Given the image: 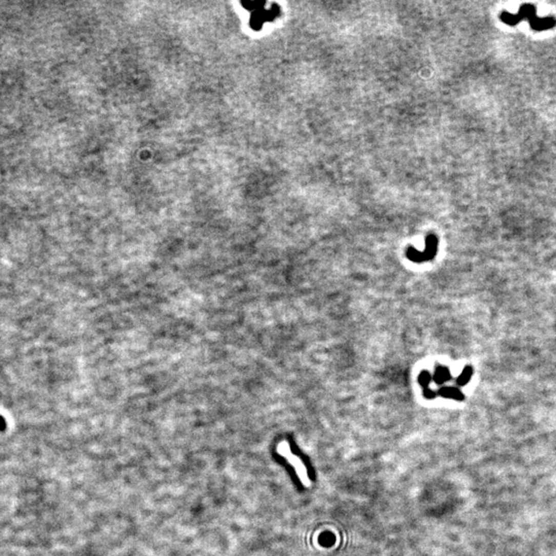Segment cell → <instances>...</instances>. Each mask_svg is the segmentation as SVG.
<instances>
[{
	"instance_id": "6da1fadb",
	"label": "cell",
	"mask_w": 556,
	"mask_h": 556,
	"mask_svg": "<svg viewBox=\"0 0 556 556\" xmlns=\"http://www.w3.org/2000/svg\"><path fill=\"white\" fill-rule=\"evenodd\" d=\"M277 451L282 456L287 459L289 464L292 465L295 468V471H296L300 481L303 483V485L306 486V487H309L311 485V482H310V479L308 478L306 467L303 464V462L297 455L292 453L289 443L288 442H282L280 445H278Z\"/></svg>"
},
{
	"instance_id": "7a4b0ae2",
	"label": "cell",
	"mask_w": 556,
	"mask_h": 556,
	"mask_svg": "<svg viewBox=\"0 0 556 556\" xmlns=\"http://www.w3.org/2000/svg\"><path fill=\"white\" fill-rule=\"evenodd\" d=\"M437 244H438L437 238L435 236H429L427 239V249L425 251L421 252L410 247L407 250V256L412 262H416V263L430 261L435 257V254L437 251Z\"/></svg>"
},
{
	"instance_id": "3957f363",
	"label": "cell",
	"mask_w": 556,
	"mask_h": 556,
	"mask_svg": "<svg viewBox=\"0 0 556 556\" xmlns=\"http://www.w3.org/2000/svg\"><path fill=\"white\" fill-rule=\"evenodd\" d=\"M530 27L535 31H542L551 29L555 26L556 20L552 17H546V18H539L538 16H534L531 20H529Z\"/></svg>"
},
{
	"instance_id": "277c9868",
	"label": "cell",
	"mask_w": 556,
	"mask_h": 556,
	"mask_svg": "<svg viewBox=\"0 0 556 556\" xmlns=\"http://www.w3.org/2000/svg\"><path fill=\"white\" fill-rule=\"evenodd\" d=\"M439 393L444 398H449L453 400H463L464 394L463 392L453 386H444L439 390Z\"/></svg>"
},
{
	"instance_id": "5b68a950",
	"label": "cell",
	"mask_w": 556,
	"mask_h": 556,
	"mask_svg": "<svg viewBox=\"0 0 556 556\" xmlns=\"http://www.w3.org/2000/svg\"><path fill=\"white\" fill-rule=\"evenodd\" d=\"M450 378H451L450 372L446 367H438L436 369V372H435V375H434L433 379L437 384H442V383L448 381Z\"/></svg>"
},
{
	"instance_id": "8992f818",
	"label": "cell",
	"mask_w": 556,
	"mask_h": 556,
	"mask_svg": "<svg viewBox=\"0 0 556 556\" xmlns=\"http://www.w3.org/2000/svg\"><path fill=\"white\" fill-rule=\"evenodd\" d=\"M472 375H473V369H472V367H470V366L465 367L464 370H463V372L461 373V375L458 377L456 383H458L460 386L466 385V384L470 381Z\"/></svg>"
},
{
	"instance_id": "52a82bcc",
	"label": "cell",
	"mask_w": 556,
	"mask_h": 556,
	"mask_svg": "<svg viewBox=\"0 0 556 556\" xmlns=\"http://www.w3.org/2000/svg\"><path fill=\"white\" fill-rule=\"evenodd\" d=\"M501 19H502V21L504 23H506L508 25H511V26L516 25L521 21L520 18L518 17V15H513V14H510V13H507V12L502 13Z\"/></svg>"
},
{
	"instance_id": "ba28073f",
	"label": "cell",
	"mask_w": 556,
	"mask_h": 556,
	"mask_svg": "<svg viewBox=\"0 0 556 556\" xmlns=\"http://www.w3.org/2000/svg\"><path fill=\"white\" fill-rule=\"evenodd\" d=\"M432 379H433V377H432V375H431L428 371H424V372L420 375V378H419L420 383H421L422 386L425 387V388H428V387H429V384H430V382L432 381Z\"/></svg>"
},
{
	"instance_id": "9c48e42d",
	"label": "cell",
	"mask_w": 556,
	"mask_h": 556,
	"mask_svg": "<svg viewBox=\"0 0 556 556\" xmlns=\"http://www.w3.org/2000/svg\"><path fill=\"white\" fill-rule=\"evenodd\" d=\"M7 429V423L4 417L0 416V432H4Z\"/></svg>"
},
{
	"instance_id": "30bf717a",
	"label": "cell",
	"mask_w": 556,
	"mask_h": 556,
	"mask_svg": "<svg viewBox=\"0 0 556 556\" xmlns=\"http://www.w3.org/2000/svg\"><path fill=\"white\" fill-rule=\"evenodd\" d=\"M425 395H426L427 398H435V396H436V395H435V392H434L433 390H431V389H430L429 387H428V388H426V391H425Z\"/></svg>"
}]
</instances>
